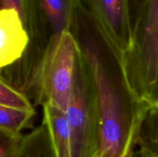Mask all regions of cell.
Masks as SVG:
<instances>
[{
	"label": "cell",
	"instance_id": "obj_1",
	"mask_svg": "<svg viewBox=\"0 0 158 157\" xmlns=\"http://www.w3.org/2000/svg\"><path fill=\"white\" fill-rule=\"evenodd\" d=\"M83 56L89 69L97 109V148L95 157H131L135 136L127 122L120 95L102 58L94 36L83 42Z\"/></svg>",
	"mask_w": 158,
	"mask_h": 157
},
{
	"label": "cell",
	"instance_id": "obj_2",
	"mask_svg": "<svg viewBox=\"0 0 158 157\" xmlns=\"http://www.w3.org/2000/svg\"><path fill=\"white\" fill-rule=\"evenodd\" d=\"M78 56L77 42L66 29L54 35L40 68V85L45 103L64 112L71 98Z\"/></svg>",
	"mask_w": 158,
	"mask_h": 157
},
{
	"label": "cell",
	"instance_id": "obj_3",
	"mask_svg": "<svg viewBox=\"0 0 158 157\" xmlns=\"http://www.w3.org/2000/svg\"><path fill=\"white\" fill-rule=\"evenodd\" d=\"M82 66L79 55L71 98L65 114L70 129L73 157H95L97 132L93 131V105Z\"/></svg>",
	"mask_w": 158,
	"mask_h": 157
},
{
	"label": "cell",
	"instance_id": "obj_4",
	"mask_svg": "<svg viewBox=\"0 0 158 157\" xmlns=\"http://www.w3.org/2000/svg\"><path fill=\"white\" fill-rule=\"evenodd\" d=\"M23 17L13 9L0 11V67L9 66L21 58L29 42Z\"/></svg>",
	"mask_w": 158,
	"mask_h": 157
},
{
	"label": "cell",
	"instance_id": "obj_5",
	"mask_svg": "<svg viewBox=\"0 0 158 157\" xmlns=\"http://www.w3.org/2000/svg\"><path fill=\"white\" fill-rule=\"evenodd\" d=\"M142 34L136 43V56L142 66L158 70V0H148L143 12Z\"/></svg>",
	"mask_w": 158,
	"mask_h": 157
},
{
	"label": "cell",
	"instance_id": "obj_6",
	"mask_svg": "<svg viewBox=\"0 0 158 157\" xmlns=\"http://www.w3.org/2000/svg\"><path fill=\"white\" fill-rule=\"evenodd\" d=\"M43 124L53 157H73L71 132L65 112L51 103H45Z\"/></svg>",
	"mask_w": 158,
	"mask_h": 157
},
{
	"label": "cell",
	"instance_id": "obj_7",
	"mask_svg": "<svg viewBox=\"0 0 158 157\" xmlns=\"http://www.w3.org/2000/svg\"><path fill=\"white\" fill-rule=\"evenodd\" d=\"M94 15L108 26L113 33L123 35L125 26L129 25L130 13L127 0H85Z\"/></svg>",
	"mask_w": 158,
	"mask_h": 157
},
{
	"label": "cell",
	"instance_id": "obj_8",
	"mask_svg": "<svg viewBox=\"0 0 158 157\" xmlns=\"http://www.w3.org/2000/svg\"><path fill=\"white\" fill-rule=\"evenodd\" d=\"M35 112L0 106V131L14 137H21L20 132L30 125Z\"/></svg>",
	"mask_w": 158,
	"mask_h": 157
},
{
	"label": "cell",
	"instance_id": "obj_9",
	"mask_svg": "<svg viewBox=\"0 0 158 157\" xmlns=\"http://www.w3.org/2000/svg\"><path fill=\"white\" fill-rule=\"evenodd\" d=\"M19 157H53L45 126L23 138Z\"/></svg>",
	"mask_w": 158,
	"mask_h": 157
},
{
	"label": "cell",
	"instance_id": "obj_10",
	"mask_svg": "<svg viewBox=\"0 0 158 157\" xmlns=\"http://www.w3.org/2000/svg\"><path fill=\"white\" fill-rule=\"evenodd\" d=\"M140 157H158V108L151 110L145 135L140 140Z\"/></svg>",
	"mask_w": 158,
	"mask_h": 157
},
{
	"label": "cell",
	"instance_id": "obj_11",
	"mask_svg": "<svg viewBox=\"0 0 158 157\" xmlns=\"http://www.w3.org/2000/svg\"><path fill=\"white\" fill-rule=\"evenodd\" d=\"M0 106L26 111H34L29 100L23 94L14 89L6 81H0Z\"/></svg>",
	"mask_w": 158,
	"mask_h": 157
},
{
	"label": "cell",
	"instance_id": "obj_12",
	"mask_svg": "<svg viewBox=\"0 0 158 157\" xmlns=\"http://www.w3.org/2000/svg\"><path fill=\"white\" fill-rule=\"evenodd\" d=\"M22 137H14L1 132L0 157H19Z\"/></svg>",
	"mask_w": 158,
	"mask_h": 157
},
{
	"label": "cell",
	"instance_id": "obj_13",
	"mask_svg": "<svg viewBox=\"0 0 158 157\" xmlns=\"http://www.w3.org/2000/svg\"><path fill=\"white\" fill-rule=\"evenodd\" d=\"M1 9H13L23 17L26 11V0H0Z\"/></svg>",
	"mask_w": 158,
	"mask_h": 157
},
{
	"label": "cell",
	"instance_id": "obj_14",
	"mask_svg": "<svg viewBox=\"0 0 158 157\" xmlns=\"http://www.w3.org/2000/svg\"><path fill=\"white\" fill-rule=\"evenodd\" d=\"M127 2L130 16L131 15H136L139 18L146 6L148 0H127Z\"/></svg>",
	"mask_w": 158,
	"mask_h": 157
}]
</instances>
